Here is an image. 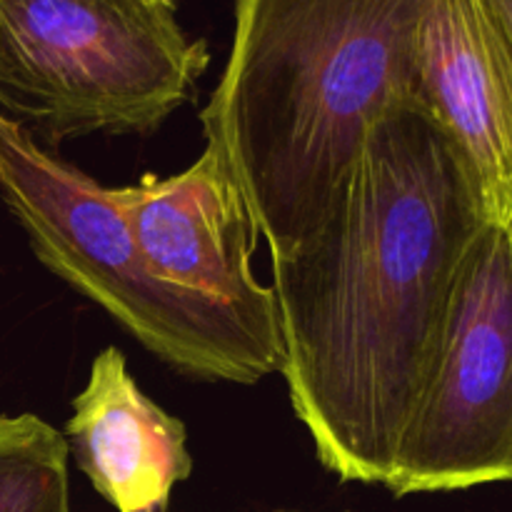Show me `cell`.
<instances>
[{
  "label": "cell",
  "mask_w": 512,
  "mask_h": 512,
  "mask_svg": "<svg viewBox=\"0 0 512 512\" xmlns=\"http://www.w3.org/2000/svg\"><path fill=\"white\" fill-rule=\"evenodd\" d=\"M163 3H168V5H173V8H175V3H178V0H163Z\"/></svg>",
  "instance_id": "7c38bea8"
},
{
  "label": "cell",
  "mask_w": 512,
  "mask_h": 512,
  "mask_svg": "<svg viewBox=\"0 0 512 512\" xmlns=\"http://www.w3.org/2000/svg\"><path fill=\"white\" fill-rule=\"evenodd\" d=\"M483 5L488 8L490 18L495 20L512 53V0H483Z\"/></svg>",
  "instance_id": "30bf717a"
},
{
  "label": "cell",
  "mask_w": 512,
  "mask_h": 512,
  "mask_svg": "<svg viewBox=\"0 0 512 512\" xmlns=\"http://www.w3.org/2000/svg\"><path fill=\"white\" fill-rule=\"evenodd\" d=\"M505 228H508V233H510V238H512V215H510L508 223H505Z\"/></svg>",
  "instance_id": "8fae6325"
},
{
  "label": "cell",
  "mask_w": 512,
  "mask_h": 512,
  "mask_svg": "<svg viewBox=\"0 0 512 512\" xmlns=\"http://www.w3.org/2000/svg\"><path fill=\"white\" fill-rule=\"evenodd\" d=\"M148 268L165 283L218 308L283 368L275 290L253 273L258 240L223 160L210 148L190 168L115 188Z\"/></svg>",
  "instance_id": "8992f818"
},
{
  "label": "cell",
  "mask_w": 512,
  "mask_h": 512,
  "mask_svg": "<svg viewBox=\"0 0 512 512\" xmlns=\"http://www.w3.org/2000/svg\"><path fill=\"white\" fill-rule=\"evenodd\" d=\"M488 223L448 128L428 105H400L370 125L320 223L273 260L290 405L343 483H388L460 265Z\"/></svg>",
  "instance_id": "6da1fadb"
},
{
  "label": "cell",
  "mask_w": 512,
  "mask_h": 512,
  "mask_svg": "<svg viewBox=\"0 0 512 512\" xmlns=\"http://www.w3.org/2000/svg\"><path fill=\"white\" fill-rule=\"evenodd\" d=\"M420 80L468 158L490 223L512 215V53L483 0H423Z\"/></svg>",
  "instance_id": "52a82bcc"
},
{
  "label": "cell",
  "mask_w": 512,
  "mask_h": 512,
  "mask_svg": "<svg viewBox=\"0 0 512 512\" xmlns=\"http://www.w3.org/2000/svg\"><path fill=\"white\" fill-rule=\"evenodd\" d=\"M208 65L163 0H0V113L45 148L153 133Z\"/></svg>",
  "instance_id": "3957f363"
},
{
  "label": "cell",
  "mask_w": 512,
  "mask_h": 512,
  "mask_svg": "<svg viewBox=\"0 0 512 512\" xmlns=\"http://www.w3.org/2000/svg\"><path fill=\"white\" fill-rule=\"evenodd\" d=\"M503 480H512V238L488 223L460 265L385 488L405 498Z\"/></svg>",
  "instance_id": "5b68a950"
},
{
  "label": "cell",
  "mask_w": 512,
  "mask_h": 512,
  "mask_svg": "<svg viewBox=\"0 0 512 512\" xmlns=\"http://www.w3.org/2000/svg\"><path fill=\"white\" fill-rule=\"evenodd\" d=\"M63 435L80 473L118 512H168L175 485L193 473L183 420L140 390L115 345L90 363Z\"/></svg>",
  "instance_id": "ba28073f"
},
{
  "label": "cell",
  "mask_w": 512,
  "mask_h": 512,
  "mask_svg": "<svg viewBox=\"0 0 512 512\" xmlns=\"http://www.w3.org/2000/svg\"><path fill=\"white\" fill-rule=\"evenodd\" d=\"M68 443L33 413L0 415V512L70 510Z\"/></svg>",
  "instance_id": "9c48e42d"
},
{
  "label": "cell",
  "mask_w": 512,
  "mask_h": 512,
  "mask_svg": "<svg viewBox=\"0 0 512 512\" xmlns=\"http://www.w3.org/2000/svg\"><path fill=\"white\" fill-rule=\"evenodd\" d=\"M420 8L423 0H235L228 63L200 125L270 260L320 223L380 115L428 105Z\"/></svg>",
  "instance_id": "7a4b0ae2"
},
{
  "label": "cell",
  "mask_w": 512,
  "mask_h": 512,
  "mask_svg": "<svg viewBox=\"0 0 512 512\" xmlns=\"http://www.w3.org/2000/svg\"><path fill=\"white\" fill-rule=\"evenodd\" d=\"M0 198L35 258L165 365L188 378L235 385L280 373L218 308L148 268L115 190L58 158L3 113Z\"/></svg>",
  "instance_id": "277c9868"
}]
</instances>
